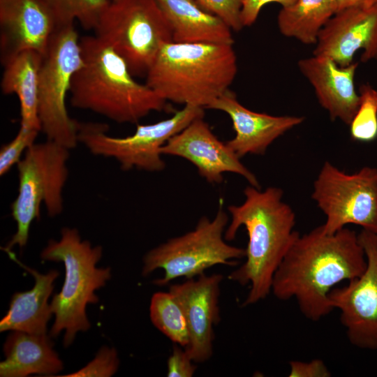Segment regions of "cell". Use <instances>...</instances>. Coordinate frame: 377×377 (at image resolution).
<instances>
[{
    "instance_id": "obj_10",
    "label": "cell",
    "mask_w": 377,
    "mask_h": 377,
    "mask_svg": "<svg viewBox=\"0 0 377 377\" xmlns=\"http://www.w3.org/2000/svg\"><path fill=\"white\" fill-rule=\"evenodd\" d=\"M203 117L204 108L186 105L168 119L138 125L133 134L125 138L108 135L105 124L80 123L78 140L94 155L115 158L124 170L135 168L159 172L165 167L161 147L193 120Z\"/></svg>"
},
{
    "instance_id": "obj_34",
    "label": "cell",
    "mask_w": 377,
    "mask_h": 377,
    "mask_svg": "<svg viewBox=\"0 0 377 377\" xmlns=\"http://www.w3.org/2000/svg\"><path fill=\"white\" fill-rule=\"evenodd\" d=\"M112 1H116V0H112Z\"/></svg>"
},
{
    "instance_id": "obj_27",
    "label": "cell",
    "mask_w": 377,
    "mask_h": 377,
    "mask_svg": "<svg viewBox=\"0 0 377 377\" xmlns=\"http://www.w3.org/2000/svg\"><path fill=\"white\" fill-rule=\"evenodd\" d=\"M39 132L20 126L15 137L1 147L0 150L1 176L8 172L15 164L18 163L22 154L35 143Z\"/></svg>"
},
{
    "instance_id": "obj_20",
    "label": "cell",
    "mask_w": 377,
    "mask_h": 377,
    "mask_svg": "<svg viewBox=\"0 0 377 377\" xmlns=\"http://www.w3.org/2000/svg\"><path fill=\"white\" fill-rule=\"evenodd\" d=\"M172 31V41L233 45L232 29L195 0H155Z\"/></svg>"
},
{
    "instance_id": "obj_18",
    "label": "cell",
    "mask_w": 377,
    "mask_h": 377,
    "mask_svg": "<svg viewBox=\"0 0 377 377\" xmlns=\"http://www.w3.org/2000/svg\"><path fill=\"white\" fill-rule=\"evenodd\" d=\"M297 65L330 119L349 125L360 104L359 93L354 84L358 64L353 62L341 67L330 58L313 55L300 59Z\"/></svg>"
},
{
    "instance_id": "obj_4",
    "label": "cell",
    "mask_w": 377,
    "mask_h": 377,
    "mask_svg": "<svg viewBox=\"0 0 377 377\" xmlns=\"http://www.w3.org/2000/svg\"><path fill=\"white\" fill-rule=\"evenodd\" d=\"M237 72L232 45L171 41L158 52L145 84L165 101L205 109L229 89Z\"/></svg>"
},
{
    "instance_id": "obj_31",
    "label": "cell",
    "mask_w": 377,
    "mask_h": 377,
    "mask_svg": "<svg viewBox=\"0 0 377 377\" xmlns=\"http://www.w3.org/2000/svg\"><path fill=\"white\" fill-rule=\"evenodd\" d=\"M290 377H330L331 372L325 362L320 359L309 362L290 361Z\"/></svg>"
},
{
    "instance_id": "obj_24",
    "label": "cell",
    "mask_w": 377,
    "mask_h": 377,
    "mask_svg": "<svg viewBox=\"0 0 377 377\" xmlns=\"http://www.w3.org/2000/svg\"><path fill=\"white\" fill-rule=\"evenodd\" d=\"M153 325L172 341L186 348L189 343V330L184 311L171 292L153 295L149 307Z\"/></svg>"
},
{
    "instance_id": "obj_22",
    "label": "cell",
    "mask_w": 377,
    "mask_h": 377,
    "mask_svg": "<svg viewBox=\"0 0 377 377\" xmlns=\"http://www.w3.org/2000/svg\"><path fill=\"white\" fill-rule=\"evenodd\" d=\"M43 54L31 50L3 58L1 89L15 94L20 105V126L41 131L38 116L39 73Z\"/></svg>"
},
{
    "instance_id": "obj_5",
    "label": "cell",
    "mask_w": 377,
    "mask_h": 377,
    "mask_svg": "<svg viewBox=\"0 0 377 377\" xmlns=\"http://www.w3.org/2000/svg\"><path fill=\"white\" fill-rule=\"evenodd\" d=\"M61 235L60 240L48 242L40 256L45 260L62 262L65 266L62 288L50 302L55 320L50 336L56 337L65 331L64 345L67 347L78 332L89 329L86 307L98 302L94 292L110 279L111 269L96 267L102 256V247L92 246L89 241L82 240L77 229L64 228Z\"/></svg>"
},
{
    "instance_id": "obj_15",
    "label": "cell",
    "mask_w": 377,
    "mask_h": 377,
    "mask_svg": "<svg viewBox=\"0 0 377 377\" xmlns=\"http://www.w3.org/2000/svg\"><path fill=\"white\" fill-rule=\"evenodd\" d=\"M220 274L198 276L182 283L170 285L182 304L189 330V343L186 352L195 363L208 360L213 353V327L220 319L219 309Z\"/></svg>"
},
{
    "instance_id": "obj_32",
    "label": "cell",
    "mask_w": 377,
    "mask_h": 377,
    "mask_svg": "<svg viewBox=\"0 0 377 377\" xmlns=\"http://www.w3.org/2000/svg\"><path fill=\"white\" fill-rule=\"evenodd\" d=\"M296 0H244L241 14L244 27L252 25L257 20L261 9L270 3H279L281 8L293 4Z\"/></svg>"
},
{
    "instance_id": "obj_23",
    "label": "cell",
    "mask_w": 377,
    "mask_h": 377,
    "mask_svg": "<svg viewBox=\"0 0 377 377\" xmlns=\"http://www.w3.org/2000/svg\"><path fill=\"white\" fill-rule=\"evenodd\" d=\"M334 15L332 0H296L281 8L277 24L283 36L304 44H316L320 30Z\"/></svg>"
},
{
    "instance_id": "obj_16",
    "label": "cell",
    "mask_w": 377,
    "mask_h": 377,
    "mask_svg": "<svg viewBox=\"0 0 377 377\" xmlns=\"http://www.w3.org/2000/svg\"><path fill=\"white\" fill-rule=\"evenodd\" d=\"M207 109L224 112L230 117L235 135L226 143L240 158L246 154L264 155L275 140L304 119L303 117L274 116L252 111L242 105L230 89Z\"/></svg>"
},
{
    "instance_id": "obj_11",
    "label": "cell",
    "mask_w": 377,
    "mask_h": 377,
    "mask_svg": "<svg viewBox=\"0 0 377 377\" xmlns=\"http://www.w3.org/2000/svg\"><path fill=\"white\" fill-rule=\"evenodd\" d=\"M312 199L326 216L324 232L348 224L377 234V168L364 166L348 174L325 161L313 182Z\"/></svg>"
},
{
    "instance_id": "obj_7",
    "label": "cell",
    "mask_w": 377,
    "mask_h": 377,
    "mask_svg": "<svg viewBox=\"0 0 377 377\" xmlns=\"http://www.w3.org/2000/svg\"><path fill=\"white\" fill-rule=\"evenodd\" d=\"M222 205L221 199L212 220L202 216L194 230L148 251L143 258L142 275L162 269L163 276L153 283L163 286L179 277L193 279L216 265H235V260L245 258L244 249L226 242L224 233L229 219Z\"/></svg>"
},
{
    "instance_id": "obj_19",
    "label": "cell",
    "mask_w": 377,
    "mask_h": 377,
    "mask_svg": "<svg viewBox=\"0 0 377 377\" xmlns=\"http://www.w3.org/2000/svg\"><path fill=\"white\" fill-rule=\"evenodd\" d=\"M6 253L13 260L34 276L35 283L31 290L17 292L13 295L9 309L0 321V331L47 334V325L53 314L48 300L59 273L54 269L46 274L39 273L20 262L12 251Z\"/></svg>"
},
{
    "instance_id": "obj_8",
    "label": "cell",
    "mask_w": 377,
    "mask_h": 377,
    "mask_svg": "<svg viewBox=\"0 0 377 377\" xmlns=\"http://www.w3.org/2000/svg\"><path fill=\"white\" fill-rule=\"evenodd\" d=\"M74 24L59 26L43 54L39 73L38 116L47 140L71 149L78 140L80 122L68 115L66 99L83 57Z\"/></svg>"
},
{
    "instance_id": "obj_33",
    "label": "cell",
    "mask_w": 377,
    "mask_h": 377,
    "mask_svg": "<svg viewBox=\"0 0 377 377\" xmlns=\"http://www.w3.org/2000/svg\"><path fill=\"white\" fill-rule=\"evenodd\" d=\"M332 4L335 14L350 7L377 4V0H332Z\"/></svg>"
},
{
    "instance_id": "obj_3",
    "label": "cell",
    "mask_w": 377,
    "mask_h": 377,
    "mask_svg": "<svg viewBox=\"0 0 377 377\" xmlns=\"http://www.w3.org/2000/svg\"><path fill=\"white\" fill-rule=\"evenodd\" d=\"M82 66L71 84L72 106L117 123H137L166 102L146 84L138 82L125 61L96 36L80 39Z\"/></svg>"
},
{
    "instance_id": "obj_21",
    "label": "cell",
    "mask_w": 377,
    "mask_h": 377,
    "mask_svg": "<svg viewBox=\"0 0 377 377\" xmlns=\"http://www.w3.org/2000/svg\"><path fill=\"white\" fill-rule=\"evenodd\" d=\"M3 353L5 360L0 363L1 377L54 376L63 369V363L47 334L13 331L4 343Z\"/></svg>"
},
{
    "instance_id": "obj_25",
    "label": "cell",
    "mask_w": 377,
    "mask_h": 377,
    "mask_svg": "<svg viewBox=\"0 0 377 377\" xmlns=\"http://www.w3.org/2000/svg\"><path fill=\"white\" fill-rule=\"evenodd\" d=\"M52 13L57 27L77 21L87 30L96 28L112 0H42Z\"/></svg>"
},
{
    "instance_id": "obj_30",
    "label": "cell",
    "mask_w": 377,
    "mask_h": 377,
    "mask_svg": "<svg viewBox=\"0 0 377 377\" xmlns=\"http://www.w3.org/2000/svg\"><path fill=\"white\" fill-rule=\"evenodd\" d=\"M168 377H191L196 370L195 362L185 349L175 346L167 362Z\"/></svg>"
},
{
    "instance_id": "obj_12",
    "label": "cell",
    "mask_w": 377,
    "mask_h": 377,
    "mask_svg": "<svg viewBox=\"0 0 377 377\" xmlns=\"http://www.w3.org/2000/svg\"><path fill=\"white\" fill-rule=\"evenodd\" d=\"M358 239L366 269L345 286L334 288L329 300L341 313L349 342L361 349L377 350V234L362 229Z\"/></svg>"
},
{
    "instance_id": "obj_17",
    "label": "cell",
    "mask_w": 377,
    "mask_h": 377,
    "mask_svg": "<svg viewBox=\"0 0 377 377\" xmlns=\"http://www.w3.org/2000/svg\"><path fill=\"white\" fill-rule=\"evenodd\" d=\"M57 27L42 0H0L1 58L27 50L43 54Z\"/></svg>"
},
{
    "instance_id": "obj_6",
    "label": "cell",
    "mask_w": 377,
    "mask_h": 377,
    "mask_svg": "<svg viewBox=\"0 0 377 377\" xmlns=\"http://www.w3.org/2000/svg\"><path fill=\"white\" fill-rule=\"evenodd\" d=\"M69 150L47 140L29 147L17 164L18 193L11 205L17 231L2 248L5 252L11 251L15 245L20 248L26 246L31 224L40 218L42 203L51 217L62 212V191L68 175Z\"/></svg>"
},
{
    "instance_id": "obj_28",
    "label": "cell",
    "mask_w": 377,
    "mask_h": 377,
    "mask_svg": "<svg viewBox=\"0 0 377 377\" xmlns=\"http://www.w3.org/2000/svg\"><path fill=\"white\" fill-rule=\"evenodd\" d=\"M119 360L114 348L103 346L92 361L77 371L59 376L108 377L114 374L119 367Z\"/></svg>"
},
{
    "instance_id": "obj_14",
    "label": "cell",
    "mask_w": 377,
    "mask_h": 377,
    "mask_svg": "<svg viewBox=\"0 0 377 377\" xmlns=\"http://www.w3.org/2000/svg\"><path fill=\"white\" fill-rule=\"evenodd\" d=\"M313 55L330 58L343 67L363 50L361 61L377 59V4L353 6L336 13L320 30Z\"/></svg>"
},
{
    "instance_id": "obj_1",
    "label": "cell",
    "mask_w": 377,
    "mask_h": 377,
    "mask_svg": "<svg viewBox=\"0 0 377 377\" xmlns=\"http://www.w3.org/2000/svg\"><path fill=\"white\" fill-rule=\"evenodd\" d=\"M367 259L358 234L344 228L334 234L318 226L295 239L276 271L271 292L280 300L295 299L307 319L318 321L334 309V286L360 276Z\"/></svg>"
},
{
    "instance_id": "obj_2",
    "label": "cell",
    "mask_w": 377,
    "mask_h": 377,
    "mask_svg": "<svg viewBox=\"0 0 377 377\" xmlns=\"http://www.w3.org/2000/svg\"><path fill=\"white\" fill-rule=\"evenodd\" d=\"M244 194L242 204L228 207L231 221L224 237L228 241L234 239L242 226L247 232L246 260L228 276L242 286L249 285L243 303L246 306L271 293L274 275L300 233L294 230L295 212L282 200L280 188L271 186L261 191L250 185Z\"/></svg>"
},
{
    "instance_id": "obj_9",
    "label": "cell",
    "mask_w": 377,
    "mask_h": 377,
    "mask_svg": "<svg viewBox=\"0 0 377 377\" xmlns=\"http://www.w3.org/2000/svg\"><path fill=\"white\" fill-rule=\"evenodd\" d=\"M94 31L134 77L146 75L163 45L172 41L170 25L155 0L112 1Z\"/></svg>"
},
{
    "instance_id": "obj_29",
    "label": "cell",
    "mask_w": 377,
    "mask_h": 377,
    "mask_svg": "<svg viewBox=\"0 0 377 377\" xmlns=\"http://www.w3.org/2000/svg\"><path fill=\"white\" fill-rule=\"evenodd\" d=\"M201 6L222 19L232 30L243 27L241 14L244 0H195Z\"/></svg>"
},
{
    "instance_id": "obj_13",
    "label": "cell",
    "mask_w": 377,
    "mask_h": 377,
    "mask_svg": "<svg viewBox=\"0 0 377 377\" xmlns=\"http://www.w3.org/2000/svg\"><path fill=\"white\" fill-rule=\"evenodd\" d=\"M161 153L186 159L210 184H221L224 173L232 172L242 176L250 185L260 188L256 175L226 143L218 139L203 117L193 120L171 137L161 147Z\"/></svg>"
},
{
    "instance_id": "obj_26",
    "label": "cell",
    "mask_w": 377,
    "mask_h": 377,
    "mask_svg": "<svg viewBox=\"0 0 377 377\" xmlns=\"http://www.w3.org/2000/svg\"><path fill=\"white\" fill-rule=\"evenodd\" d=\"M360 104L350 126L353 140L370 142L377 138V89L369 83L359 89Z\"/></svg>"
}]
</instances>
